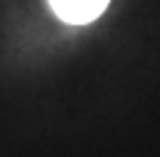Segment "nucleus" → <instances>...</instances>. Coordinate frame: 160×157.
Returning a JSON list of instances; mask_svg holds the SVG:
<instances>
[{
	"label": "nucleus",
	"instance_id": "f257e3e1",
	"mask_svg": "<svg viewBox=\"0 0 160 157\" xmlns=\"http://www.w3.org/2000/svg\"><path fill=\"white\" fill-rule=\"evenodd\" d=\"M110 0H50V7L55 10V15L65 22L72 25H85L92 22Z\"/></svg>",
	"mask_w": 160,
	"mask_h": 157
}]
</instances>
